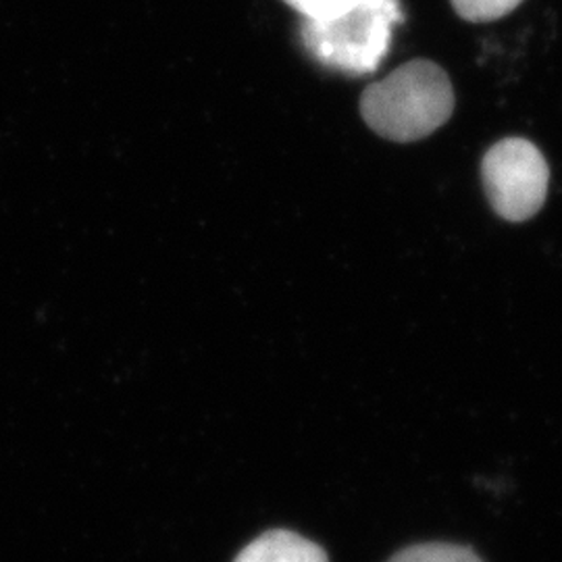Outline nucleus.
I'll return each instance as SVG.
<instances>
[{
    "mask_svg": "<svg viewBox=\"0 0 562 562\" xmlns=\"http://www.w3.org/2000/svg\"><path fill=\"white\" fill-rule=\"evenodd\" d=\"M454 111L448 74L431 60L417 59L371 83L361 97L364 123L385 140L417 142L440 130Z\"/></svg>",
    "mask_w": 562,
    "mask_h": 562,
    "instance_id": "1",
    "label": "nucleus"
},
{
    "mask_svg": "<svg viewBox=\"0 0 562 562\" xmlns=\"http://www.w3.org/2000/svg\"><path fill=\"white\" fill-rule=\"evenodd\" d=\"M402 20L398 0H359L334 18L302 20V44L323 67L361 78L382 65L392 44V30Z\"/></svg>",
    "mask_w": 562,
    "mask_h": 562,
    "instance_id": "2",
    "label": "nucleus"
},
{
    "mask_svg": "<svg viewBox=\"0 0 562 562\" xmlns=\"http://www.w3.org/2000/svg\"><path fill=\"white\" fill-rule=\"evenodd\" d=\"M483 186L492 209L506 222H527L546 201L550 169L536 144L506 138L482 162Z\"/></svg>",
    "mask_w": 562,
    "mask_h": 562,
    "instance_id": "3",
    "label": "nucleus"
},
{
    "mask_svg": "<svg viewBox=\"0 0 562 562\" xmlns=\"http://www.w3.org/2000/svg\"><path fill=\"white\" fill-rule=\"evenodd\" d=\"M234 562H329L325 550L294 531H267L248 543Z\"/></svg>",
    "mask_w": 562,
    "mask_h": 562,
    "instance_id": "4",
    "label": "nucleus"
},
{
    "mask_svg": "<svg viewBox=\"0 0 562 562\" xmlns=\"http://www.w3.org/2000/svg\"><path fill=\"white\" fill-rule=\"evenodd\" d=\"M387 562H483L471 548L457 543H419L404 548Z\"/></svg>",
    "mask_w": 562,
    "mask_h": 562,
    "instance_id": "5",
    "label": "nucleus"
},
{
    "mask_svg": "<svg viewBox=\"0 0 562 562\" xmlns=\"http://www.w3.org/2000/svg\"><path fill=\"white\" fill-rule=\"evenodd\" d=\"M462 20L471 23L496 21L515 11L522 0H450Z\"/></svg>",
    "mask_w": 562,
    "mask_h": 562,
    "instance_id": "6",
    "label": "nucleus"
},
{
    "mask_svg": "<svg viewBox=\"0 0 562 562\" xmlns=\"http://www.w3.org/2000/svg\"><path fill=\"white\" fill-rule=\"evenodd\" d=\"M283 2L292 7L302 20L322 21L350 9L359 0H283Z\"/></svg>",
    "mask_w": 562,
    "mask_h": 562,
    "instance_id": "7",
    "label": "nucleus"
}]
</instances>
